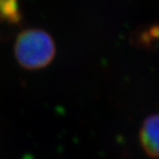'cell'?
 <instances>
[{
  "mask_svg": "<svg viewBox=\"0 0 159 159\" xmlns=\"http://www.w3.org/2000/svg\"><path fill=\"white\" fill-rule=\"evenodd\" d=\"M18 63L26 69L46 67L55 55V42L46 31L26 30L18 35L14 47Z\"/></svg>",
  "mask_w": 159,
  "mask_h": 159,
  "instance_id": "cell-1",
  "label": "cell"
},
{
  "mask_svg": "<svg viewBox=\"0 0 159 159\" xmlns=\"http://www.w3.org/2000/svg\"><path fill=\"white\" fill-rule=\"evenodd\" d=\"M140 140L145 153L152 158H159V114L149 115L144 121Z\"/></svg>",
  "mask_w": 159,
  "mask_h": 159,
  "instance_id": "cell-2",
  "label": "cell"
},
{
  "mask_svg": "<svg viewBox=\"0 0 159 159\" xmlns=\"http://www.w3.org/2000/svg\"><path fill=\"white\" fill-rule=\"evenodd\" d=\"M21 14L18 0H0V20L11 24H18Z\"/></svg>",
  "mask_w": 159,
  "mask_h": 159,
  "instance_id": "cell-3",
  "label": "cell"
}]
</instances>
